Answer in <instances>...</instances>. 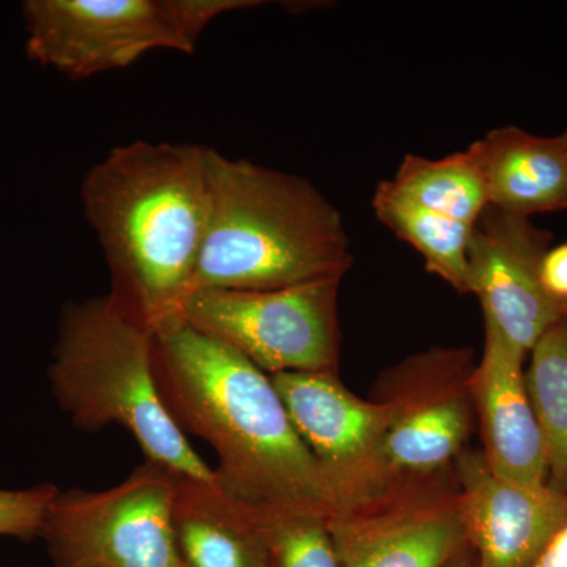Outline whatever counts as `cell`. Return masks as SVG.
Masks as SVG:
<instances>
[{
	"mask_svg": "<svg viewBox=\"0 0 567 567\" xmlns=\"http://www.w3.org/2000/svg\"><path fill=\"white\" fill-rule=\"evenodd\" d=\"M153 369L178 429L215 450L227 492L268 513H338L334 488L271 377L248 358L181 320L156 331Z\"/></svg>",
	"mask_w": 567,
	"mask_h": 567,
	"instance_id": "6da1fadb",
	"label": "cell"
},
{
	"mask_svg": "<svg viewBox=\"0 0 567 567\" xmlns=\"http://www.w3.org/2000/svg\"><path fill=\"white\" fill-rule=\"evenodd\" d=\"M207 148L134 141L91 167L85 219L111 274V297L156 333L181 322L208 218Z\"/></svg>",
	"mask_w": 567,
	"mask_h": 567,
	"instance_id": "7a4b0ae2",
	"label": "cell"
},
{
	"mask_svg": "<svg viewBox=\"0 0 567 567\" xmlns=\"http://www.w3.org/2000/svg\"><path fill=\"white\" fill-rule=\"evenodd\" d=\"M208 218L188 298L342 279L352 267L344 219L298 175L207 148Z\"/></svg>",
	"mask_w": 567,
	"mask_h": 567,
	"instance_id": "3957f363",
	"label": "cell"
},
{
	"mask_svg": "<svg viewBox=\"0 0 567 567\" xmlns=\"http://www.w3.org/2000/svg\"><path fill=\"white\" fill-rule=\"evenodd\" d=\"M155 333L110 293L63 306L48 369L51 391L82 431L125 427L145 461L177 475L216 480L163 404L153 369Z\"/></svg>",
	"mask_w": 567,
	"mask_h": 567,
	"instance_id": "277c9868",
	"label": "cell"
},
{
	"mask_svg": "<svg viewBox=\"0 0 567 567\" xmlns=\"http://www.w3.org/2000/svg\"><path fill=\"white\" fill-rule=\"evenodd\" d=\"M257 0H25V54L85 80L128 69L155 50L193 54L215 18Z\"/></svg>",
	"mask_w": 567,
	"mask_h": 567,
	"instance_id": "5b68a950",
	"label": "cell"
},
{
	"mask_svg": "<svg viewBox=\"0 0 567 567\" xmlns=\"http://www.w3.org/2000/svg\"><path fill=\"white\" fill-rule=\"evenodd\" d=\"M342 279L271 290H200L182 320L233 347L267 375L336 372Z\"/></svg>",
	"mask_w": 567,
	"mask_h": 567,
	"instance_id": "8992f818",
	"label": "cell"
},
{
	"mask_svg": "<svg viewBox=\"0 0 567 567\" xmlns=\"http://www.w3.org/2000/svg\"><path fill=\"white\" fill-rule=\"evenodd\" d=\"M174 475L145 461L117 486L59 491L41 532L52 567H182L173 532Z\"/></svg>",
	"mask_w": 567,
	"mask_h": 567,
	"instance_id": "52a82bcc",
	"label": "cell"
},
{
	"mask_svg": "<svg viewBox=\"0 0 567 567\" xmlns=\"http://www.w3.org/2000/svg\"><path fill=\"white\" fill-rule=\"evenodd\" d=\"M298 435L339 499V511L386 494L391 475L380 456L388 429L412 402L371 404L347 391L336 372L270 375Z\"/></svg>",
	"mask_w": 567,
	"mask_h": 567,
	"instance_id": "ba28073f",
	"label": "cell"
},
{
	"mask_svg": "<svg viewBox=\"0 0 567 567\" xmlns=\"http://www.w3.org/2000/svg\"><path fill=\"white\" fill-rule=\"evenodd\" d=\"M551 241L550 230L491 205L470 240L468 293L483 306L486 331L524 357L566 316L567 301L551 297L540 281Z\"/></svg>",
	"mask_w": 567,
	"mask_h": 567,
	"instance_id": "9c48e42d",
	"label": "cell"
},
{
	"mask_svg": "<svg viewBox=\"0 0 567 567\" xmlns=\"http://www.w3.org/2000/svg\"><path fill=\"white\" fill-rule=\"evenodd\" d=\"M458 511L476 567H532L567 524V495L548 484L522 486L495 476L484 454L458 464Z\"/></svg>",
	"mask_w": 567,
	"mask_h": 567,
	"instance_id": "30bf717a",
	"label": "cell"
},
{
	"mask_svg": "<svg viewBox=\"0 0 567 567\" xmlns=\"http://www.w3.org/2000/svg\"><path fill=\"white\" fill-rule=\"evenodd\" d=\"M344 567H445L465 550L457 499L390 494L328 518Z\"/></svg>",
	"mask_w": 567,
	"mask_h": 567,
	"instance_id": "8fae6325",
	"label": "cell"
},
{
	"mask_svg": "<svg viewBox=\"0 0 567 567\" xmlns=\"http://www.w3.org/2000/svg\"><path fill=\"white\" fill-rule=\"evenodd\" d=\"M524 360V354L486 331L483 361L470 385L483 424L488 468L509 483L537 487L547 484L548 466Z\"/></svg>",
	"mask_w": 567,
	"mask_h": 567,
	"instance_id": "7c38bea8",
	"label": "cell"
},
{
	"mask_svg": "<svg viewBox=\"0 0 567 567\" xmlns=\"http://www.w3.org/2000/svg\"><path fill=\"white\" fill-rule=\"evenodd\" d=\"M173 532L182 567H270L260 509L218 480L175 473Z\"/></svg>",
	"mask_w": 567,
	"mask_h": 567,
	"instance_id": "4fadbf2b",
	"label": "cell"
},
{
	"mask_svg": "<svg viewBox=\"0 0 567 567\" xmlns=\"http://www.w3.org/2000/svg\"><path fill=\"white\" fill-rule=\"evenodd\" d=\"M487 183L488 205L532 218L567 208L565 134L536 136L503 126L475 142Z\"/></svg>",
	"mask_w": 567,
	"mask_h": 567,
	"instance_id": "5bb4252c",
	"label": "cell"
},
{
	"mask_svg": "<svg viewBox=\"0 0 567 567\" xmlns=\"http://www.w3.org/2000/svg\"><path fill=\"white\" fill-rule=\"evenodd\" d=\"M383 186L417 207L476 226L488 207L486 177L475 142L464 152L431 159L406 155L391 181Z\"/></svg>",
	"mask_w": 567,
	"mask_h": 567,
	"instance_id": "9a60e30c",
	"label": "cell"
},
{
	"mask_svg": "<svg viewBox=\"0 0 567 567\" xmlns=\"http://www.w3.org/2000/svg\"><path fill=\"white\" fill-rule=\"evenodd\" d=\"M468 404L461 394L413 404L383 436L380 456L395 472H431L456 456L468 432Z\"/></svg>",
	"mask_w": 567,
	"mask_h": 567,
	"instance_id": "2e32d148",
	"label": "cell"
},
{
	"mask_svg": "<svg viewBox=\"0 0 567 567\" xmlns=\"http://www.w3.org/2000/svg\"><path fill=\"white\" fill-rule=\"evenodd\" d=\"M372 207L395 237L423 256L425 268L461 293H468V246L475 226L406 203L377 185Z\"/></svg>",
	"mask_w": 567,
	"mask_h": 567,
	"instance_id": "e0dca14e",
	"label": "cell"
},
{
	"mask_svg": "<svg viewBox=\"0 0 567 567\" xmlns=\"http://www.w3.org/2000/svg\"><path fill=\"white\" fill-rule=\"evenodd\" d=\"M525 380L540 434L551 487L567 495V316L532 349Z\"/></svg>",
	"mask_w": 567,
	"mask_h": 567,
	"instance_id": "ac0fdd59",
	"label": "cell"
},
{
	"mask_svg": "<svg viewBox=\"0 0 567 567\" xmlns=\"http://www.w3.org/2000/svg\"><path fill=\"white\" fill-rule=\"evenodd\" d=\"M270 567H344L328 518L260 509Z\"/></svg>",
	"mask_w": 567,
	"mask_h": 567,
	"instance_id": "d6986e66",
	"label": "cell"
},
{
	"mask_svg": "<svg viewBox=\"0 0 567 567\" xmlns=\"http://www.w3.org/2000/svg\"><path fill=\"white\" fill-rule=\"evenodd\" d=\"M59 491L50 483L20 491L0 488V536L21 540L41 537L44 518Z\"/></svg>",
	"mask_w": 567,
	"mask_h": 567,
	"instance_id": "ffe728a7",
	"label": "cell"
},
{
	"mask_svg": "<svg viewBox=\"0 0 567 567\" xmlns=\"http://www.w3.org/2000/svg\"><path fill=\"white\" fill-rule=\"evenodd\" d=\"M540 281L551 297L567 301V241L548 249L540 264Z\"/></svg>",
	"mask_w": 567,
	"mask_h": 567,
	"instance_id": "44dd1931",
	"label": "cell"
},
{
	"mask_svg": "<svg viewBox=\"0 0 567 567\" xmlns=\"http://www.w3.org/2000/svg\"><path fill=\"white\" fill-rule=\"evenodd\" d=\"M532 567H567V524L551 537Z\"/></svg>",
	"mask_w": 567,
	"mask_h": 567,
	"instance_id": "7402d4cb",
	"label": "cell"
},
{
	"mask_svg": "<svg viewBox=\"0 0 567 567\" xmlns=\"http://www.w3.org/2000/svg\"><path fill=\"white\" fill-rule=\"evenodd\" d=\"M445 567H476V561L468 551L464 550L461 555H457L453 561L447 563Z\"/></svg>",
	"mask_w": 567,
	"mask_h": 567,
	"instance_id": "603a6c76",
	"label": "cell"
},
{
	"mask_svg": "<svg viewBox=\"0 0 567 567\" xmlns=\"http://www.w3.org/2000/svg\"><path fill=\"white\" fill-rule=\"evenodd\" d=\"M563 134H565V141H566V151H567V130H566V132H565V133H563Z\"/></svg>",
	"mask_w": 567,
	"mask_h": 567,
	"instance_id": "cb8c5ba5",
	"label": "cell"
},
{
	"mask_svg": "<svg viewBox=\"0 0 567 567\" xmlns=\"http://www.w3.org/2000/svg\"><path fill=\"white\" fill-rule=\"evenodd\" d=\"M566 316H567V309H566Z\"/></svg>",
	"mask_w": 567,
	"mask_h": 567,
	"instance_id": "d4e9b609",
	"label": "cell"
}]
</instances>
